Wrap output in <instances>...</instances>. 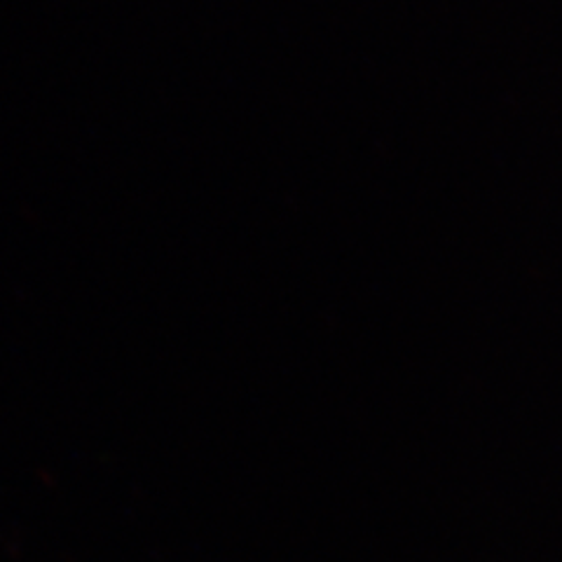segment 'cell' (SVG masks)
<instances>
[]
</instances>
